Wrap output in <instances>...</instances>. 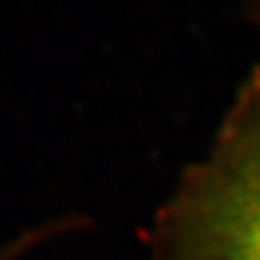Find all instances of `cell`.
Wrapping results in <instances>:
<instances>
[{
  "instance_id": "cell-1",
  "label": "cell",
  "mask_w": 260,
  "mask_h": 260,
  "mask_svg": "<svg viewBox=\"0 0 260 260\" xmlns=\"http://www.w3.org/2000/svg\"><path fill=\"white\" fill-rule=\"evenodd\" d=\"M156 260H260V68L158 225Z\"/></svg>"
},
{
  "instance_id": "cell-2",
  "label": "cell",
  "mask_w": 260,
  "mask_h": 260,
  "mask_svg": "<svg viewBox=\"0 0 260 260\" xmlns=\"http://www.w3.org/2000/svg\"><path fill=\"white\" fill-rule=\"evenodd\" d=\"M39 234L31 232V234H23L7 244H0V260H19L27 250H31V246L37 244Z\"/></svg>"
}]
</instances>
